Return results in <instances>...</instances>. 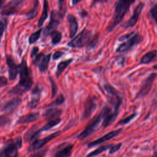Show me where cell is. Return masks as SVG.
<instances>
[{"label": "cell", "mask_w": 157, "mask_h": 157, "mask_svg": "<svg viewBox=\"0 0 157 157\" xmlns=\"http://www.w3.org/2000/svg\"><path fill=\"white\" fill-rule=\"evenodd\" d=\"M136 0H117L115 4V10L112 18L109 23L106 31H112L114 28L123 20L131 6Z\"/></svg>", "instance_id": "cell-1"}, {"label": "cell", "mask_w": 157, "mask_h": 157, "mask_svg": "<svg viewBox=\"0 0 157 157\" xmlns=\"http://www.w3.org/2000/svg\"><path fill=\"white\" fill-rule=\"evenodd\" d=\"M20 80L18 84L12 91L13 93H17L20 90L21 91H26L31 87L33 84L32 77L29 69L26 64V61L23 59L20 65Z\"/></svg>", "instance_id": "cell-2"}, {"label": "cell", "mask_w": 157, "mask_h": 157, "mask_svg": "<svg viewBox=\"0 0 157 157\" xmlns=\"http://www.w3.org/2000/svg\"><path fill=\"white\" fill-rule=\"evenodd\" d=\"M21 137L9 140L0 151V157H18V149L21 147Z\"/></svg>", "instance_id": "cell-3"}, {"label": "cell", "mask_w": 157, "mask_h": 157, "mask_svg": "<svg viewBox=\"0 0 157 157\" xmlns=\"http://www.w3.org/2000/svg\"><path fill=\"white\" fill-rule=\"evenodd\" d=\"M109 107L105 106L104 107L100 113L87 126V127L78 135V139L82 140L87 137H88L90 134L93 133L96 129L99 126V124L102 121H103L104 117L109 110Z\"/></svg>", "instance_id": "cell-4"}, {"label": "cell", "mask_w": 157, "mask_h": 157, "mask_svg": "<svg viewBox=\"0 0 157 157\" xmlns=\"http://www.w3.org/2000/svg\"><path fill=\"white\" fill-rule=\"evenodd\" d=\"M92 36V31L85 28L75 37H74L67 45L72 48H80L83 47L91 39Z\"/></svg>", "instance_id": "cell-5"}, {"label": "cell", "mask_w": 157, "mask_h": 157, "mask_svg": "<svg viewBox=\"0 0 157 157\" xmlns=\"http://www.w3.org/2000/svg\"><path fill=\"white\" fill-rule=\"evenodd\" d=\"M142 40L143 37L139 33L132 32L131 35L126 39L124 42L122 43L117 47L116 51L118 53L127 52L133 48L134 46L140 44Z\"/></svg>", "instance_id": "cell-6"}, {"label": "cell", "mask_w": 157, "mask_h": 157, "mask_svg": "<svg viewBox=\"0 0 157 157\" xmlns=\"http://www.w3.org/2000/svg\"><path fill=\"white\" fill-rule=\"evenodd\" d=\"M63 17V15L59 12L54 10H52L50 15V23L45 28L44 30V34L45 35H48L50 34L52 31L56 30Z\"/></svg>", "instance_id": "cell-7"}, {"label": "cell", "mask_w": 157, "mask_h": 157, "mask_svg": "<svg viewBox=\"0 0 157 157\" xmlns=\"http://www.w3.org/2000/svg\"><path fill=\"white\" fill-rule=\"evenodd\" d=\"M25 0H12L8 2L2 9V15H10L17 13L22 7Z\"/></svg>", "instance_id": "cell-8"}, {"label": "cell", "mask_w": 157, "mask_h": 157, "mask_svg": "<svg viewBox=\"0 0 157 157\" xmlns=\"http://www.w3.org/2000/svg\"><path fill=\"white\" fill-rule=\"evenodd\" d=\"M144 7V3L143 2H140L135 7L133 13L131 18L124 24L123 27L124 28L133 27L138 21L139 18L140 16V14L142 12V10Z\"/></svg>", "instance_id": "cell-9"}, {"label": "cell", "mask_w": 157, "mask_h": 157, "mask_svg": "<svg viewBox=\"0 0 157 157\" xmlns=\"http://www.w3.org/2000/svg\"><path fill=\"white\" fill-rule=\"evenodd\" d=\"M156 74L155 73H153L148 76V77L145 80V81L142 85L140 89L139 90V91L137 94L136 98H142L146 96L149 93L151 88L152 84L153 83V81L156 78Z\"/></svg>", "instance_id": "cell-10"}, {"label": "cell", "mask_w": 157, "mask_h": 157, "mask_svg": "<svg viewBox=\"0 0 157 157\" xmlns=\"http://www.w3.org/2000/svg\"><path fill=\"white\" fill-rule=\"evenodd\" d=\"M59 133H60V132L58 131V132H54V133H53L52 134H50L49 136H47V137H44L43 139H41L40 140H35L30 145V147L29 148V150L34 151V150H39L40 148H41L46 144H47L50 140H52V139H53L54 138L57 137L59 134Z\"/></svg>", "instance_id": "cell-11"}, {"label": "cell", "mask_w": 157, "mask_h": 157, "mask_svg": "<svg viewBox=\"0 0 157 157\" xmlns=\"http://www.w3.org/2000/svg\"><path fill=\"white\" fill-rule=\"evenodd\" d=\"M6 63L9 69V77L10 80L16 78L19 72L20 65H17L10 56H6Z\"/></svg>", "instance_id": "cell-12"}, {"label": "cell", "mask_w": 157, "mask_h": 157, "mask_svg": "<svg viewBox=\"0 0 157 157\" xmlns=\"http://www.w3.org/2000/svg\"><path fill=\"white\" fill-rule=\"evenodd\" d=\"M120 106V104L116 105L113 112H111L110 109H109V110L106 112V113L104 117L103 121H102V125L104 128H106L108 126H109L117 118V115L118 114V111H119L118 110H119Z\"/></svg>", "instance_id": "cell-13"}, {"label": "cell", "mask_w": 157, "mask_h": 157, "mask_svg": "<svg viewBox=\"0 0 157 157\" xmlns=\"http://www.w3.org/2000/svg\"><path fill=\"white\" fill-rule=\"evenodd\" d=\"M121 129H118V130H115V131H112L111 132H109L107 134H105V135H104L103 136H102L101 137L90 142L88 144V147H93L96 145H99L100 144H102L105 141H107L113 137H115V136H118V134L121 132Z\"/></svg>", "instance_id": "cell-14"}, {"label": "cell", "mask_w": 157, "mask_h": 157, "mask_svg": "<svg viewBox=\"0 0 157 157\" xmlns=\"http://www.w3.org/2000/svg\"><path fill=\"white\" fill-rule=\"evenodd\" d=\"M67 20L69 28V37L73 38L78 30V21L76 17L72 14H68L67 16Z\"/></svg>", "instance_id": "cell-15"}, {"label": "cell", "mask_w": 157, "mask_h": 157, "mask_svg": "<svg viewBox=\"0 0 157 157\" xmlns=\"http://www.w3.org/2000/svg\"><path fill=\"white\" fill-rule=\"evenodd\" d=\"M96 108V103L93 98H90L86 100L85 105V109L83 114V118H88L94 111Z\"/></svg>", "instance_id": "cell-16"}, {"label": "cell", "mask_w": 157, "mask_h": 157, "mask_svg": "<svg viewBox=\"0 0 157 157\" xmlns=\"http://www.w3.org/2000/svg\"><path fill=\"white\" fill-rule=\"evenodd\" d=\"M21 99L18 97L13 98L4 106L3 110L6 113H10L15 110L21 104Z\"/></svg>", "instance_id": "cell-17"}, {"label": "cell", "mask_w": 157, "mask_h": 157, "mask_svg": "<svg viewBox=\"0 0 157 157\" xmlns=\"http://www.w3.org/2000/svg\"><path fill=\"white\" fill-rule=\"evenodd\" d=\"M39 117V113L38 112H33L28 113L25 115L20 117L17 120V124H23L29 123L36 121Z\"/></svg>", "instance_id": "cell-18"}, {"label": "cell", "mask_w": 157, "mask_h": 157, "mask_svg": "<svg viewBox=\"0 0 157 157\" xmlns=\"http://www.w3.org/2000/svg\"><path fill=\"white\" fill-rule=\"evenodd\" d=\"M51 58V53L47 55H44L39 61L37 65L40 72H45L48 66V64Z\"/></svg>", "instance_id": "cell-19"}, {"label": "cell", "mask_w": 157, "mask_h": 157, "mask_svg": "<svg viewBox=\"0 0 157 157\" xmlns=\"http://www.w3.org/2000/svg\"><path fill=\"white\" fill-rule=\"evenodd\" d=\"M157 56V50H153L151 51H150L147 52L146 54H145L140 59V63L141 64H147L151 62L152 60H153L156 56Z\"/></svg>", "instance_id": "cell-20"}, {"label": "cell", "mask_w": 157, "mask_h": 157, "mask_svg": "<svg viewBox=\"0 0 157 157\" xmlns=\"http://www.w3.org/2000/svg\"><path fill=\"white\" fill-rule=\"evenodd\" d=\"M48 2L47 0L44 1V6H43V10L41 14V16L38 21V27H40L42 26L43 23L48 17Z\"/></svg>", "instance_id": "cell-21"}, {"label": "cell", "mask_w": 157, "mask_h": 157, "mask_svg": "<svg viewBox=\"0 0 157 157\" xmlns=\"http://www.w3.org/2000/svg\"><path fill=\"white\" fill-rule=\"evenodd\" d=\"M73 145H69L59 150L55 155V157H69L71 153Z\"/></svg>", "instance_id": "cell-22"}, {"label": "cell", "mask_w": 157, "mask_h": 157, "mask_svg": "<svg viewBox=\"0 0 157 157\" xmlns=\"http://www.w3.org/2000/svg\"><path fill=\"white\" fill-rule=\"evenodd\" d=\"M61 113L60 109L56 108H52L47 110L45 113V116L49 119H55L58 118L59 115Z\"/></svg>", "instance_id": "cell-23"}, {"label": "cell", "mask_w": 157, "mask_h": 157, "mask_svg": "<svg viewBox=\"0 0 157 157\" xmlns=\"http://www.w3.org/2000/svg\"><path fill=\"white\" fill-rule=\"evenodd\" d=\"M39 96H40V90L37 87H36L35 89H34L33 91V98L31 99V101L29 103V106H30L32 108L35 107L39 101V98H40Z\"/></svg>", "instance_id": "cell-24"}, {"label": "cell", "mask_w": 157, "mask_h": 157, "mask_svg": "<svg viewBox=\"0 0 157 157\" xmlns=\"http://www.w3.org/2000/svg\"><path fill=\"white\" fill-rule=\"evenodd\" d=\"M72 61V59H69L60 62L57 66V70L56 73V75L59 76L64 71V70L71 63Z\"/></svg>", "instance_id": "cell-25"}, {"label": "cell", "mask_w": 157, "mask_h": 157, "mask_svg": "<svg viewBox=\"0 0 157 157\" xmlns=\"http://www.w3.org/2000/svg\"><path fill=\"white\" fill-rule=\"evenodd\" d=\"M61 121V118H55V119H52L50 120L47 124H45L41 129L40 131H47L50 129H51L52 128L55 126L56 125H57L58 123H59Z\"/></svg>", "instance_id": "cell-26"}, {"label": "cell", "mask_w": 157, "mask_h": 157, "mask_svg": "<svg viewBox=\"0 0 157 157\" xmlns=\"http://www.w3.org/2000/svg\"><path fill=\"white\" fill-rule=\"evenodd\" d=\"M51 37H52V43L53 45H56L58 44L62 39V34L56 30H55L52 31L50 34Z\"/></svg>", "instance_id": "cell-27"}, {"label": "cell", "mask_w": 157, "mask_h": 157, "mask_svg": "<svg viewBox=\"0 0 157 157\" xmlns=\"http://www.w3.org/2000/svg\"><path fill=\"white\" fill-rule=\"evenodd\" d=\"M112 145H102L101 146L99 147H98V148H96V150H94V151H91V153H90L86 157H93L95 156L98 155L99 154L102 153L103 151H105L106 150H107L108 148H109Z\"/></svg>", "instance_id": "cell-28"}, {"label": "cell", "mask_w": 157, "mask_h": 157, "mask_svg": "<svg viewBox=\"0 0 157 157\" xmlns=\"http://www.w3.org/2000/svg\"><path fill=\"white\" fill-rule=\"evenodd\" d=\"M37 6H38V1L35 0L33 9L26 15L28 20H31L36 16L37 13Z\"/></svg>", "instance_id": "cell-29"}, {"label": "cell", "mask_w": 157, "mask_h": 157, "mask_svg": "<svg viewBox=\"0 0 157 157\" xmlns=\"http://www.w3.org/2000/svg\"><path fill=\"white\" fill-rule=\"evenodd\" d=\"M41 32H42V29H39L37 31H36L34 33H33L30 36V37H29V44H33V43L36 42L39 39V38L40 37Z\"/></svg>", "instance_id": "cell-30"}, {"label": "cell", "mask_w": 157, "mask_h": 157, "mask_svg": "<svg viewBox=\"0 0 157 157\" xmlns=\"http://www.w3.org/2000/svg\"><path fill=\"white\" fill-rule=\"evenodd\" d=\"M150 13L155 23L157 25V2H155L150 8Z\"/></svg>", "instance_id": "cell-31"}, {"label": "cell", "mask_w": 157, "mask_h": 157, "mask_svg": "<svg viewBox=\"0 0 157 157\" xmlns=\"http://www.w3.org/2000/svg\"><path fill=\"white\" fill-rule=\"evenodd\" d=\"M136 113H133L127 117H126L125 118H123L121 120H120L119 122H118V124H121V125H123V124H127L129 122H130L135 117H136Z\"/></svg>", "instance_id": "cell-32"}, {"label": "cell", "mask_w": 157, "mask_h": 157, "mask_svg": "<svg viewBox=\"0 0 157 157\" xmlns=\"http://www.w3.org/2000/svg\"><path fill=\"white\" fill-rule=\"evenodd\" d=\"M7 26V20L6 19L2 18L0 20V38L3 34L4 30L6 29Z\"/></svg>", "instance_id": "cell-33"}, {"label": "cell", "mask_w": 157, "mask_h": 157, "mask_svg": "<svg viewBox=\"0 0 157 157\" xmlns=\"http://www.w3.org/2000/svg\"><path fill=\"white\" fill-rule=\"evenodd\" d=\"M104 88L106 90L107 92H108L109 94H110L113 96L117 95V91H116L115 89L113 87H112L111 85L106 84V85H105Z\"/></svg>", "instance_id": "cell-34"}, {"label": "cell", "mask_w": 157, "mask_h": 157, "mask_svg": "<svg viewBox=\"0 0 157 157\" xmlns=\"http://www.w3.org/2000/svg\"><path fill=\"white\" fill-rule=\"evenodd\" d=\"M98 36H96L90 42L89 44L88 45L87 48L91 49V48H94L96 47V45L98 44Z\"/></svg>", "instance_id": "cell-35"}, {"label": "cell", "mask_w": 157, "mask_h": 157, "mask_svg": "<svg viewBox=\"0 0 157 157\" xmlns=\"http://www.w3.org/2000/svg\"><path fill=\"white\" fill-rule=\"evenodd\" d=\"M64 101V96L62 95V94H60L58 98L57 99L53 102H52L50 105H59L61 104H62L63 102Z\"/></svg>", "instance_id": "cell-36"}, {"label": "cell", "mask_w": 157, "mask_h": 157, "mask_svg": "<svg viewBox=\"0 0 157 157\" xmlns=\"http://www.w3.org/2000/svg\"><path fill=\"white\" fill-rule=\"evenodd\" d=\"M121 144H116V145H112L110 146V147L109 148L110 150H109V153L110 154H113L115 152L117 151L119 148L121 147Z\"/></svg>", "instance_id": "cell-37"}, {"label": "cell", "mask_w": 157, "mask_h": 157, "mask_svg": "<svg viewBox=\"0 0 157 157\" xmlns=\"http://www.w3.org/2000/svg\"><path fill=\"white\" fill-rule=\"evenodd\" d=\"M9 121V118L5 115H0V127L5 125Z\"/></svg>", "instance_id": "cell-38"}, {"label": "cell", "mask_w": 157, "mask_h": 157, "mask_svg": "<svg viewBox=\"0 0 157 157\" xmlns=\"http://www.w3.org/2000/svg\"><path fill=\"white\" fill-rule=\"evenodd\" d=\"M64 54V53L61 51H57L53 55V59H58V58H59L61 56H63V55Z\"/></svg>", "instance_id": "cell-39"}, {"label": "cell", "mask_w": 157, "mask_h": 157, "mask_svg": "<svg viewBox=\"0 0 157 157\" xmlns=\"http://www.w3.org/2000/svg\"><path fill=\"white\" fill-rule=\"evenodd\" d=\"M64 1H65V0H58L59 8V10H60L59 12H60L63 15H64V13L63 12V4H64Z\"/></svg>", "instance_id": "cell-40"}, {"label": "cell", "mask_w": 157, "mask_h": 157, "mask_svg": "<svg viewBox=\"0 0 157 157\" xmlns=\"http://www.w3.org/2000/svg\"><path fill=\"white\" fill-rule=\"evenodd\" d=\"M7 84V79L4 77H0V87L3 86Z\"/></svg>", "instance_id": "cell-41"}, {"label": "cell", "mask_w": 157, "mask_h": 157, "mask_svg": "<svg viewBox=\"0 0 157 157\" xmlns=\"http://www.w3.org/2000/svg\"><path fill=\"white\" fill-rule=\"evenodd\" d=\"M50 80H51V83H52V96L53 97L55 96V94H56V86H55V84L53 82V81L52 79H50Z\"/></svg>", "instance_id": "cell-42"}, {"label": "cell", "mask_w": 157, "mask_h": 157, "mask_svg": "<svg viewBox=\"0 0 157 157\" xmlns=\"http://www.w3.org/2000/svg\"><path fill=\"white\" fill-rule=\"evenodd\" d=\"M45 154V151H40L37 153H36L32 156H31L30 157H42Z\"/></svg>", "instance_id": "cell-43"}, {"label": "cell", "mask_w": 157, "mask_h": 157, "mask_svg": "<svg viewBox=\"0 0 157 157\" xmlns=\"http://www.w3.org/2000/svg\"><path fill=\"white\" fill-rule=\"evenodd\" d=\"M38 51H39V48H38V47H34V48H33L32 51H31V56H36V54H37V53L38 52Z\"/></svg>", "instance_id": "cell-44"}, {"label": "cell", "mask_w": 157, "mask_h": 157, "mask_svg": "<svg viewBox=\"0 0 157 157\" xmlns=\"http://www.w3.org/2000/svg\"><path fill=\"white\" fill-rule=\"evenodd\" d=\"M109 0H93V3H103L109 1Z\"/></svg>", "instance_id": "cell-45"}, {"label": "cell", "mask_w": 157, "mask_h": 157, "mask_svg": "<svg viewBox=\"0 0 157 157\" xmlns=\"http://www.w3.org/2000/svg\"><path fill=\"white\" fill-rule=\"evenodd\" d=\"M82 0H72V5H76L78 3H79Z\"/></svg>", "instance_id": "cell-46"}, {"label": "cell", "mask_w": 157, "mask_h": 157, "mask_svg": "<svg viewBox=\"0 0 157 157\" xmlns=\"http://www.w3.org/2000/svg\"><path fill=\"white\" fill-rule=\"evenodd\" d=\"M4 2H5V0H0V8L2 7V6L4 4Z\"/></svg>", "instance_id": "cell-47"}, {"label": "cell", "mask_w": 157, "mask_h": 157, "mask_svg": "<svg viewBox=\"0 0 157 157\" xmlns=\"http://www.w3.org/2000/svg\"><path fill=\"white\" fill-rule=\"evenodd\" d=\"M86 14H87V12H86L83 11L82 13H80V16H83V15L85 16V15H86Z\"/></svg>", "instance_id": "cell-48"}, {"label": "cell", "mask_w": 157, "mask_h": 157, "mask_svg": "<svg viewBox=\"0 0 157 157\" xmlns=\"http://www.w3.org/2000/svg\"><path fill=\"white\" fill-rule=\"evenodd\" d=\"M154 69H156L157 70V64H156V65H155V66H153V67Z\"/></svg>", "instance_id": "cell-49"}]
</instances>
